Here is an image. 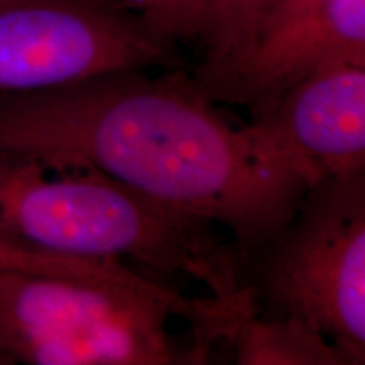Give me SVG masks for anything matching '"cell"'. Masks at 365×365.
I'll return each instance as SVG.
<instances>
[{"label": "cell", "instance_id": "1", "mask_svg": "<svg viewBox=\"0 0 365 365\" xmlns=\"http://www.w3.org/2000/svg\"><path fill=\"white\" fill-rule=\"evenodd\" d=\"M0 153L102 173L223 227L244 257L312 186L262 122L228 124L193 76L143 68L0 93Z\"/></svg>", "mask_w": 365, "mask_h": 365}, {"label": "cell", "instance_id": "2", "mask_svg": "<svg viewBox=\"0 0 365 365\" xmlns=\"http://www.w3.org/2000/svg\"><path fill=\"white\" fill-rule=\"evenodd\" d=\"M215 228L98 171L0 153V235L39 252L129 259L203 282L213 299L225 301L242 289L244 255Z\"/></svg>", "mask_w": 365, "mask_h": 365}, {"label": "cell", "instance_id": "3", "mask_svg": "<svg viewBox=\"0 0 365 365\" xmlns=\"http://www.w3.org/2000/svg\"><path fill=\"white\" fill-rule=\"evenodd\" d=\"M208 312V298L137 272L112 281L0 272V365L202 364L208 354L176 345L168 323L190 319L198 336Z\"/></svg>", "mask_w": 365, "mask_h": 365}, {"label": "cell", "instance_id": "4", "mask_svg": "<svg viewBox=\"0 0 365 365\" xmlns=\"http://www.w3.org/2000/svg\"><path fill=\"white\" fill-rule=\"evenodd\" d=\"M254 313L303 319L349 365L365 362V173L323 178L284 225L245 254Z\"/></svg>", "mask_w": 365, "mask_h": 365}, {"label": "cell", "instance_id": "5", "mask_svg": "<svg viewBox=\"0 0 365 365\" xmlns=\"http://www.w3.org/2000/svg\"><path fill=\"white\" fill-rule=\"evenodd\" d=\"M171 44L112 0H0V93L153 70Z\"/></svg>", "mask_w": 365, "mask_h": 365}, {"label": "cell", "instance_id": "6", "mask_svg": "<svg viewBox=\"0 0 365 365\" xmlns=\"http://www.w3.org/2000/svg\"><path fill=\"white\" fill-rule=\"evenodd\" d=\"M344 63L365 65V0H277L230 103L261 118L291 86Z\"/></svg>", "mask_w": 365, "mask_h": 365}, {"label": "cell", "instance_id": "7", "mask_svg": "<svg viewBox=\"0 0 365 365\" xmlns=\"http://www.w3.org/2000/svg\"><path fill=\"white\" fill-rule=\"evenodd\" d=\"M257 120L309 185L365 173V65L313 73Z\"/></svg>", "mask_w": 365, "mask_h": 365}, {"label": "cell", "instance_id": "8", "mask_svg": "<svg viewBox=\"0 0 365 365\" xmlns=\"http://www.w3.org/2000/svg\"><path fill=\"white\" fill-rule=\"evenodd\" d=\"M277 0H207L203 61L195 73L212 102H228Z\"/></svg>", "mask_w": 365, "mask_h": 365}, {"label": "cell", "instance_id": "9", "mask_svg": "<svg viewBox=\"0 0 365 365\" xmlns=\"http://www.w3.org/2000/svg\"><path fill=\"white\" fill-rule=\"evenodd\" d=\"M225 341L239 365H349L325 335L293 317L247 313Z\"/></svg>", "mask_w": 365, "mask_h": 365}, {"label": "cell", "instance_id": "10", "mask_svg": "<svg viewBox=\"0 0 365 365\" xmlns=\"http://www.w3.org/2000/svg\"><path fill=\"white\" fill-rule=\"evenodd\" d=\"M0 272H27L44 276H61L81 281H112L124 279L132 269L122 262L88 261V259L63 257L39 252L0 235Z\"/></svg>", "mask_w": 365, "mask_h": 365}, {"label": "cell", "instance_id": "11", "mask_svg": "<svg viewBox=\"0 0 365 365\" xmlns=\"http://www.w3.org/2000/svg\"><path fill=\"white\" fill-rule=\"evenodd\" d=\"M170 43L200 39L207 0H112Z\"/></svg>", "mask_w": 365, "mask_h": 365}]
</instances>
